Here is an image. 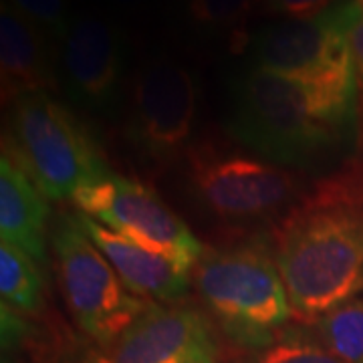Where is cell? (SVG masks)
Here are the masks:
<instances>
[{
    "label": "cell",
    "mask_w": 363,
    "mask_h": 363,
    "mask_svg": "<svg viewBox=\"0 0 363 363\" xmlns=\"http://www.w3.org/2000/svg\"><path fill=\"white\" fill-rule=\"evenodd\" d=\"M4 2L39 30L43 28L57 37H67L71 28L67 23L65 0H4Z\"/></svg>",
    "instance_id": "obj_19"
},
{
    "label": "cell",
    "mask_w": 363,
    "mask_h": 363,
    "mask_svg": "<svg viewBox=\"0 0 363 363\" xmlns=\"http://www.w3.org/2000/svg\"><path fill=\"white\" fill-rule=\"evenodd\" d=\"M269 11L279 16H285V21H303L319 16L329 11L339 0H267Z\"/></svg>",
    "instance_id": "obj_21"
},
{
    "label": "cell",
    "mask_w": 363,
    "mask_h": 363,
    "mask_svg": "<svg viewBox=\"0 0 363 363\" xmlns=\"http://www.w3.org/2000/svg\"><path fill=\"white\" fill-rule=\"evenodd\" d=\"M73 202L81 214L172 260L182 271H192L204 252L192 230L142 182L111 174L77 190Z\"/></svg>",
    "instance_id": "obj_6"
},
{
    "label": "cell",
    "mask_w": 363,
    "mask_h": 363,
    "mask_svg": "<svg viewBox=\"0 0 363 363\" xmlns=\"http://www.w3.org/2000/svg\"><path fill=\"white\" fill-rule=\"evenodd\" d=\"M196 117V85L188 69L154 59L140 69L131 87L130 133L143 152L168 162L186 147Z\"/></svg>",
    "instance_id": "obj_9"
},
{
    "label": "cell",
    "mask_w": 363,
    "mask_h": 363,
    "mask_svg": "<svg viewBox=\"0 0 363 363\" xmlns=\"http://www.w3.org/2000/svg\"><path fill=\"white\" fill-rule=\"evenodd\" d=\"M230 363H343L325 350L317 339L301 331H281V335L264 347L245 350Z\"/></svg>",
    "instance_id": "obj_17"
},
{
    "label": "cell",
    "mask_w": 363,
    "mask_h": 363,
    "mask_svg": "<svg viewBox=\"0 0 363 363\" xmlns=\"http://www.w3.org/2000/svg\"><path fill=\"white\" fill-rule=\"evenodd\" d=\"M317 341L343 363H363V298L353 297L317 319Z\"/></svg>",
    "instance_id": "obj_16"
},
{
    "label": "cell",
    "mask_w": 363,
    "mask_h": 363,
    "mask_svg": "<svg viewBox=\"0 0 363 363\" xmlns=\"http://www.w3.org/2000/svg\"><path fill=\"white\" fill-rule=\"evenodd\" d=\"M192 271L200 298L242 350L269 345L293 317L283 277L260 248L204 250Z\"/></svg>",
    "instance_id": "obj_3"
},
{
    "label": "cell",
    "mask_w": 363,
    "mask_h": 363,
    "mask_svg": "<svg viewBox=\"0 0 363 363\" xmlns=\"http://www.w3.org/2000/svg\"><path fill=\"white\" fill-rule=\"evenodd\" d=\"M0 75L4 104L52 87L40 30L6 2L0 6Z\"/></svg>",
    "instance_id": "obj_14"
},
{
    "label": "cell",
    "mask_w": 363,
    "mask_h": 363,
    "mask_svg": "<svg viewBox=\"0 0 363 363\" xmlns=\"http://www.w3.org/2000/svg\"><path fill=\"white\" fill-rule=\"evenodd\" d=\"M257 4L259 0H188V14L196 25L228 33L240 47L247 40V21Z\"/></svg>",
    "instance_id": "obj_18"
},
{
    "label": "cell",
    "mask_w": 363,
    "mask_h": 363,
    "mask_svg": "<svg viewBox=\"0 0 363 363\" xmlns=\"http://www.w3.org/2000/svg\"><path fill=\"white\" fill-rule=\"evenodd\" d=\"M0 293L2 303L21 313L43 309V279L37 260L11 242L0 245Z\"/></svg>",
    "instance_id": "obj_15"
},
{
    "label": "cell",
    "mask_w": 363,
    "mask_h": 363,
    "mask_svg": "<svg viewBox=\"0 0 363 363\" xmlns=\"http://www.w3.org/2000/svg\"><path fill=\"white\" fill-rule=\"evenodd\" d=\"M77 216L95 247L104 252L133 295L162 303H178L186 298L190 291V272L182 271L172 260L107 228L101 222L81 212Z\"/></svg>",
    "instance_id": "obj_12"
},
{
    "label": "cell",
    "mask_w": 363,
    "mask_h": 363,
    "mask_svg": "<svg viewBox=\"0 0 363 363\" xmlns=\"http://www.w3.org/2000/svg\"><path fill=\"white\" fill-rule=\"evenodd\" d=\"M65 69L79 101L89 107L111 104L121 73L116 28L93 14L75 21L65 37Z\"/></svg>",
    "instance_id": "obj_11"
},
{
    "label": "cell",
    "mask_w": 363,
    "mask_h": 363,
    "mask_svg": "<svg viewBox=\"0 0 363 363\" xmlns=\"http://www.w3.org/2000/svg\"><path fill=\"white\" fill-rule=\"evenodd\" d=\"M190 184L212 214L233 220L291 210L305 194L293 169L210 147H196L190 154Z\"/></svg>",
    "instance_id": "obj_7"
},
{
    "label": "cell",
    "mask_w": 363,
    "mask_h": 363,
    "mask_svg": "<svg viewBox=\"0 0 363 363\" xmlns=\"http://www.w3.org/2000/svg\"><path fill=\"white\" fill-rule=\"evenodd\" d=\"M293 317L317 323L363 289V164L317 182L272 230Z\"/></svg>",
    "instance_id": "obj_1"
},
{
    "label": "cell",
    "mask_w": 363,
    "mask_h": 363,
    "mask_svg": "<svg viewBox=\"0 0 363 363\" xmlns=\"http://www.w3.org/2000/svg\"><path fill=\"white\" fill-rule=\"evenodd\" d=\"M113 363H220L202 313L152 303L111 345Z\"/></svg>",
    "instance_id": "obj_10"
},
{
    "label": "cell",
    "mask_w": 363,
    "mask_h": 363,
    "mask_svg": "<svg viewBox=\"0 0 363 363\" xmlns=\"http://www.w3.org/2000/svg\"><path fill=\"white\" fill-rule=\"evenodd\" d=\"M47 196L6 150L0 157V236L43 264L47 260Z\"/></svg>",
    "instance_id": "obj_13"
},
{
    "label": "cell",
    "mask_w": 363,
    "mask_h": 363,
    "mask_svg": "<svg viewBox=\"0 0 363 363\" xmlns=\"http://www.w3.org/2000/svg\"><path fill=\"white\" fill-rule=\"evenodd\" d=\"M57 283L79 329L99 345H113L152 303L133 295L95 247L79 216L63 214L52 228Z\"/></svg>",
    "instance_id": "obj_5"
},
{
    "label": "cell",
    "mask_w": 363,
    "mask_h": 363,
    "mask_svg": "<svg viewBox=\"0 0 363 363\" xmlns=\"http://www.w3.org/2000/svg\"><path fill=\"white\" fill-rule=\"evenodd\" d=\"M39 363H113L104 351L81 339H52L40 351Z\"/></svg>",
    "instance_id": "obj_20"
},
{
    "label": "cell",
    "mask_w": 363,
    "mask_h": 363,
    "mask_svg": "<svg viewBox=\"0 0 363 363\" xmlns=\"http://www.w3.org/2000/svg\"><path fill=\"white\" fill-rule=\"evenodd\" d=\"M363 16V0H339L319 16L283 21L252 39L259 69L301 79L355 73L350 35Z\"/></svg>",
    "instance_id": "obj_8"
},
{
    "label": "cell",
    "mask_w": 363,
    "mask_h": 363,
    "mask_svg": "<svg viewBox=\"0 0 363 363\" xmlns=\"http://www.w3.org/2000/svg\"><path fill=\"white\" fill-rule=\"evenodd\" d=\"M357 75L301 79L255 67L236 91L230 133L272 164L307 168L337 147Z\"/></svg>",
    "instance_id": "obj_2"
},
{
    "label": "cell",
    "mask_w": 363,
    "mask_h": 363,
    "mask_svg": "<svg viewBox=\"0 0 363 363\" xmlns=\"http://www.w3.org/2000/svg\"><path fill=\"white\" fill-rule=\"evenodd\" d=\"M350 49L351 57H353V65H355L357 85L362 87L363 93V16L357 21V25L353 26V30H351Z\"/></svg>",
    "instance_id": "obj_22"
},
{
    "label": "cell",
    "mask_w": 363,
    "mask_h": 363,
    "mask_svg": "<svg viewBox=\"0 0 363 363\" xmlns=\"http://www.w3.org/2000/svg\"><path fill=\"white\" fill-rule=\"evenodd\" d=\"M117 2H123V4H135V2H142V0H117Z\"/></svg>",
    "instance_id": "obj_23"
},
{
    "label": "cell",
    "mask_w": 363,
    "mask_h": 363,
    "mask_svg": "<svg viewBox=\"0 0 363 363\" xmlns=\"http://www.w3.org/2000/svg\"><path fill=\"white\" fill-rule=\"evenodd\" d=\"M2 150L26 169L51 200L73 198L81 188L111 176L87 133L47 91L14 99L11 133L4 135Z\"/></svg>",
    "instance_id": "obj_4"
}]
</instances>
